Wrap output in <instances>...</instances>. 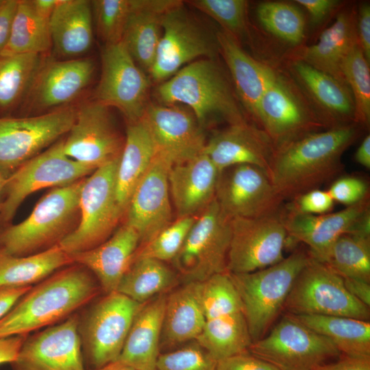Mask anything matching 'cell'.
I'll list each match as a JSON object with an SVG mask.
<instances>
[{
    "label": "cell",
    "instance_id": "6da1fadb",
    "mask_svg": "<svg viewBox=\"0 0 370 370\" xmlns=\"http://www.w3.org/2000/svg\"><path fill=\"white\" fill-rule=\"evenodd\" d=\"M356 124L307 134L276 149L268 176L277 193L293 199L334 178L343 170L342 156L358 136Z\"/></svg>",
    "mask_w": 370,
    "mask_h": 370
},
{
    "label": "cell",
    "instance_id": "7a4b0ae2",
    "mask_svg": "<svg viewBox=\"0 0 370 370\" xmlns=\"http://www.w3.org/2000/svg\"><path fill=\"white\" fill-rule=\"evenodd\" d=\"M100 290L84 267H64L33 286L0 319V338L27 335L57 324L90 304Z\"/></svg>",
    "mask_w": 370,
    "mask_h": 370
},
{
    "label": "cell",
    "instance_id": "3957f363",
    "mask_svg": "<svg viewBox=\"0 0 370 370\" xmlns=\"http://www.w3.org/2000/svg\"><path fill=\"white\" fill-rule=\"evenodd\" d=\"M157 95L166 105L188 106L201 125L214 118L229 125L246 121L229 81L211 58L182 67L158 86Z\"/></svg>",
    "mask_w": 370,
    "mask_h": 370
},
{
    "label": "cell",
    "instance_id": "277c9868",
    "mask_svg": "<svg viewBox=\"0 0 370 370\" xmlns=\"http://www.w3.org/2000/svg\"><path fill=\"white\" fill-rule=\"evenodd\" d=\"M84 179L48 192L25 220L0 233V249L8 254L23 256L59 244L75 228Z\"/></svg>",
    "mask_w": 370,
    "mask_h": 370
},
{
    "label": "cell",
    "instance_id": "5b68a950",
    "mask_svg": "<svg viewBox=\"0 0 370 370\" xmlns=\"http://www.w3.org/2000/svg\"><path fill=\"white\" fill-rule=\"evenodd\" d=\"M308 251L297 250L280 262L256 271L230 273L243 306L252 341L262 338L273 325L302 269Z\"/></svg>",
    "mask_w": 370,
    "mask_h": 370
},
{
    "label": "cell",
    "instance_id": "8992f818",
    "mask_svg": "<svg viewBox=\"0 0 370 370\" xmlns=\"http://www.w3.org/2000/svg\"><path fill=\"white\" fill-rule=\"evenodd\" d=\"M143 304L114 291L92 303L82 317L79 315L86 369H99L118 360L134 317Z\"/></svg>",
    "mask_w": 370,
    "mask_h": 370
},
{
    "label": "cell",
    "instance_id": "52a82bcc",
    "mask_svg": "<svg viewBox=\"0 0 370 370\" xmlns=\"http://www.w3.org/2000/svg\"><path fill=\"white\" fill-rule=\"evenodd\" d=\"M119 158L85 177L79 195V222L58 244L69 255L88 250L104 242L124 214L116 197Z\"/></svg>",
    "mask_w": 370,
    "mask_h": 370
},
{
    "label": "cell",
    "instance_id": "ba28073f",
    "mask_svg": "<svg viewBox=\"0 0 370 370\" xmlns=\"http://www.w3.org/2000/svg\"><path fill=\"white\" fill-rule=\"evenodd\" d=\"M231 237V219L222 212L214 198L196 216L180 250L172 260L180 280L200 282L227 272Z\"/></svg>",
    "mask_w": 370,
    "mask_h": 370
},
{
    "label": "cell",
    "instance_id": "9c48e42d",
    "mask_svg": "<svg viewBox=\"0 0 370 370\" xmlns=\"http://www.w3.org/2000/svg\"><path fill=\"white\" fill-rule=\"evenodd\" d=\"M293 315H327L369 321V307L353 297L343 279L312 257L297 276L284 309Z\"/></svg>",
    "mask_w": 370,
    "mask_h": 370
},
{
    "label": "cell",
    "instance_id": "30bf717a",
    "mask_svg": "<svg viewBox=\"0 0 370 370\" xmlns=\"http://www.w3.org/2000/svg\"><path fill=\"white\" fill-rule=\"evenodd\" d=\"M248 352L280 370H313L341 355L329 339L288 313Z\"/></svg>",
    "mask_w": 370,
    "mask_h": 370
},
{
    "label": "cell",
    "instance_id": "8fae6325",
    "mask_svg": "<svg viewBox=\"0 0 370 370\" xmlns=\"http://www.w3.org/2000/svg\"><path fill=\"white\" fill-rule=\"evenodd\" d=\"M76 109L69 106L24 117L0 116V175L9 177L68 134Z\"/></svg>",
    "mask_w": 370,
    "mask_h": 370
},
{
    "label": "cell",
    "instance_id": "7c38bea8",
    "mask_svg": "<svg viewBox=\"0 0 370 370\" xmlns=\"http://www.w3.org/2000/svg\"><path fill=\"white\" fill-rule=\"evenodd\" d=\"M60 140L32 158L9 177L0 206V220L10 221L22 202L42 188L62 187L90 175L95 170L69 158Z\"/></svg>",
    "mask_w": 370,
    "mask_h": 370
},
{
    "label": "cell",
    "instance_id": "4fadbf2b",
    "mask_svg": "<svg viewBox=\"0 0 370 370\" xmlns=\"http://www.w3.org/2000/svg\"><path fill=\"white\" fill-rule=\"evenodd\" d=\"M231 226L227 262L229 273L256 271L284 258L287 232L283 208L275 214L263 217L232 219Z\"/></svg>",
    "mask_w": 370,
    "mask_h": 370
},
{
    "label": "cell",
    "instance_id": "5bb4252c",
    "mask_svg": "<svg viewBox=\"0 0 370 370\" xmlns=\"http://www.w3.org/2000/svg\"><path fill=\"white\" fill-rule=\"evenodd\" d=\"M95 101L120 110L127 123L140 120L147 106L149 81L122 41L105 45Z\"/></svg>",
    "mask_w": 370,
    "mask_h": 370
},
{
    "label": "cell",
    "instance_id": "9a60e30c",
    "mask_svg": "<svg viewBox=\"0 0 370 370\" xmlns=\"http://www.w3.org/2000/svg\"><path fill=\"white\" fill-rule=\"evenodd\" d=\"M124 142L110 108L95 100L77 108L63 149L69 158L95 171L119 158Z\"/></svg>",
    "mask_w": 370,
    "mask_h": 370
},
{
    "label": "cell",
    "instance_id": "2e32d148",
    "mask_svg": "<svg viewBox=\"0 0 370 370\" xmlns=\"http://www.w3.org/2000/svg\"><path fill=\"white\" fill-rule=\"evenodd\" d=\"M215 199L229 218H260L275 214L284 206L267 173L251 164H239L219 173Z\"/></svg>",
    "mask_w": 370,
    "mask_h": 370
},
{
    "label": "cell",
    "instance_id": "e0dca14e",
    "mask_svg": "<svg viewBox=\"0 0 370 370\" xmlns=\"http://www.w3.org/2000/svg\"><path fill=\"white\" fill-rule=\"evenodd\" d=\"M162 34L149 71L153 80L165 81L199 57L211 58L214 43L181 2L162 16Z\"/></svg>",
    "mask_w": 370,
    "mask_h": 370
},
{
    "label": "cell",
    "instance_id": "ac0fdd59",
    "mask_svg": "<svg viewBox=\"0 0 370 370\" xmlns=\"http://www.w3.org/2000/svg\"><path fill=\"white\" fill-rule=\"evenodd\" d=\"M254 118L275 149L325 127L277 73L262 95Z\"/></svg>",
    "mask_w": 370,
    "mask_h": 370
},
{
    "label": "cell",
    "instance_id": "d6986e66",
    "mask_svg": "<svg viewBox=\"0 0 370 370\" xmlns=\"http://www.w3.org/2000/svg\"><path fill=\"white\" fill-rule=\"evenodd\" d=\"M369 195L358 203L335 212L312 215L297 214L283 207L287 245L303 243L312 258L321 261L332 243L341 235L370 233Z\"/></svg>",
    "mask_w": 370,
    "mask_h": 370
},
{
    "label": "cell",
    "instance_id": "ffe728a7",
    "mask_svg": "<svg viewBox=\"0 0 370 370\" xmlns=\"http://www.w3.org/2000/svg\"><path fill=\"white\" fill-rule=\"evenodd\" d=\"M95 69L89 58H43L23 104L35 114L69 106L89 86Z\"/></svg>",
    "mask_w": 370,
    "mask_h": 370
},
{
    "label": "cell",
    "instance_id": "44dd1931",
    "mask_svg": "<svg viewBox=\"0 0 370 370\" xmlns=\"http://www.w3.org/2000/svg\"><path fill=\"white\" fill-rule=\"evenodd\" d=\"M79 314L28 334L15 360L13 370H86L78 332Z\"/></svg>",
    "mask_w": 370,
    "mask_h": 370
},
{
    "label": "cell",
    "instance_id": "7402d4cb",
    "mask_svg": "<svg viewBox=\"0 0 370 370\" xmlns=\"http://www.w3.org/2000/svg\"><path fill=\"white\" fill-rule=\"evenodd\" d=\"M172 165L156 152L127 205L125 224L138 233L140 246L151 241L173 222L168 180Z\"/></svg>",
    "mask_w": 370,
    "mask_h": 370
},
{
    "label": "cell",
    "instance_id": "603a6c76",
    "mask_svg": "<svg viewBox=\"0 0 370 370\" xmlns=\"http://www.w3.org/2000/svg\"><path fill=\"white\" fill-rule=\"evenodd\" d=\"M140 119L150 133L156 152L173 165L204 153L206 140L192 112L173 105L148 104Z\"/></svg>",
    "mask_w": 370,
    "mask_h": 370
},
{
    "label": "cell",
    "instance_id": "cb8c5ba5",
    "mask_svg": "<svg viewBox=\"0 0 370 370\" xmlns=\"http://www.w3.org/2000/svg\"><path fill=\"white\" fill-rule=\"evenodd\" d=\"M275 147L261 129L246 121L229 125L206 141L204 153L219 170L251 164L268 175Z\"/></svg>",
    "mask_w": 370,
    "mask_h": 370
},
{
    "label": "cell",
    "instance_id": "d4e9b609",
    "mask_svg": "<svg viewBox=\"0 0 370 370\" xmlns=\"http://www.w3.org/2000/svg\"><path fill=\"white\" fill-rule=\"evenodd\" d=\"M219 176L204 153L171 166L169 186L177 218L196 217L214 199Z\"/></svg>",
    "mask_w": 370,
    "mask_h": 370
},
{
    "label": "cell",
    "instance_id": "484cf974",
    "mask_svg": "<svg viewBox=\"0 0 370 370\" xmlns=\"http://www.w3.org/2000/svg\"><path fill=\"white\" fill-rule=\"evenodd\" d=\"M140 245L138 233L124 223L100 245L71 257L73 263L86 268L108 294L116 291Z\"/></svg>",
    "mask_w": 370,
    "mask_h": 370
},
{
    "label": "cell",
    "instance_id": "4316f807",
    "mask_svg": "<svg viewBox=\"0 0 370 370\" xmlns=\"http://www.w3.org/2000/svg\"><path fill=\"white\" fill-rule=\"evenodd\" d=\"M167 293L153 297L138 311L116 361L136 370H156Z\"/></svg>",
    "mask_w": 370,
    "mask_h": 370
},
{
    "label": "cell",
    "instance_id": "83f0119b",
    "mask_svg": "<svg viewBox=\"0 0 370 370\" xmlns=\"http://www.w3.org/2000/svg\"><path fill=\"white\" fill-rule=\"evenodd\" d=\"M91 2L61 0L49 21L51 49L62 60L79 58L93 42Z\"/></svg>",
    "mask_w": 370,
    "mask_h": 370
},
{
    "label": "cell",
    "instance_id": "f1b7e54d",
    "mask_svg": "<svg viewBox=\"0 0 370 370\" xmlns=\"http://www.w3.org/2000/svg\"><path fill=\"white\" fill-rule=\"evenodd\" d=\"M182 1L175 0H137L125 25L122 42L142 68L148 72L153 62L162 34L163 14Z\"/></svg>",
    "mask_w": 370,
    "mask_h": 370
},
{
    "label": "cell",
    "instance_id": "f546056e",
    "mask_svg": "<svg viewBox=\"0 0 370 370\" xmlns=\"http://www.w3.org/2000/svg\"><path fill=\"white\" fill-rule=\"evenodd\" d=\"M291 70L333 127L355 121L354 102L346 84L299 60L291 64Z\"/></svg>",
    "mask_w": 370,
    "mask_h": 370
},
{
    "label": "cell",
    "instance_id": "4dcf8cb0",
    "mask_svg": "<svg viewBox=\"0 0 370 370\" xmlns=\"http://www.w3.org/2000/svg\"><path fill=\"white\" fill-rule=\"evenodd\" d=\"M217 38L236 92L246 109L255 117L261 97L275 72L245 53L230 34L219 32Z\"/></svg>",
    "mask_w": 370,
    "mask_h": 370
},
{
    "label": "cell",
    "instance_id": "1f68e13d",
    "mask_svg": "<svg viewBox=\"0 0 370 370\" xmlns=\"http://www.w3.org/2000/svg\"><path fill=\"white\" fill-rule=\"evenodd\" d=\"M156 155L149 130L140 119L127 123L116 174L117 203L125 214L130 198Z\"/></svg>",
    "mask_w": 370,
    "mask_h": 370
},
{
    "label": "cell",
    "instance_id": "d6a6232c",
    "mask_svg": "<svg viewBox=\"0 0 370 370\" xmlns=\"http://www.w3.org/2000/svg\"><path fill=\"white\" fill-rule=\"evenodd\" d=\"M206 321L198 301L195 283H184L171 291L166 295L160 349L195 341Z\"/></svg>",
    "mask_w": 370,
    "mask_h": 370
},
{
    "label": "cell",
    "instance_id": "836d02e7",
    "mask_svg": "<svg viewBox=\"0 0 370 370\" xmlns=\"http://www.w3.org/2000/svg\"><path fill=\"white\" fill-rule=\"evenodd\" d=\"M357 42L354 16L348 12H343L338 14L332 25L321 33L316 44L306 47L299 52L297 60L346 84L342 71L343 64Z\"/></svg>",
    "mask_w": 370,
    "mask_h": 370
},
{
    "label": "cell",
    "instance_id": "e575fe53",
    "mask_svg": "<svg viewBox=\"0 0 370 370\" xmlns=\"http://www.w3.org/2000/svg\"><path fill=\"white\" fill-rule=\"evenodd\" d=\"M73 264L71 256L58 244L23 256H12L0 249V288L32 286Z\"/></svg>",
    "mask_w": 370,
    "mask_h": 370
},
{
    "label": "cell",
    "instance_id": "d590c367",
    "mask_svg": "<svg viewBox=\"0 0 370 370\" xmlns=\"http://www.w3.org/2000/svg\"><path fill=\"white\" fill-rule=\"evenodd\" d=\"M294 316L307 327L329 339L342 355L370 357L369 321L339 316Z\"/></svg>",
    "mask_w": 370,
    "mask_h": 370
},
{
    "label": "cell",
    "instance_id": "8d00e7d4",
    "mask_svg": "<svg viewBox=\"0 0 370 370\" xmlns=\"http://www.w3.org/2000/svg\"><path fill=\"white\" fill-rule=\"evenodd\" d=\"M180 278L162 261L141 258L134 259L122 278L116 291L132 300L145 304L153 297L168 293Z\"/></svg>",
    "mask_w": 370,
    "mask_h": 370
},
{
    "label": "cell",
    "instance_id": "74e56055",
    "mask_svg": "<svg viewBox=\"0 0 370 370\" xmlns=\"http://www.w3.org/2000/svg\"><path fill=\"white\" fill-rule=\"evenodd\" d=\"M195 341L217 362L248 352L253 343L242 312L206 320Z\"/></svg>",
    "mask_w": 370,
    "mask_h": 370
},
{
    "label": "cell",
    "instance_id": "f35d334b",
    "mask_svg": "<svg viewBox=\"0 0 370 370\" xmlns=\"http://www.w3.org/2000/svg\"><path fill=\"white\" fill-rule=\"evenodd\" d=\"M49 21L35 12L29 0H18L10 38L0 56L42 55L49 51Z\"/></svg>",
    "mask_w": 370,
    "mask_h": 370
},
{
    "label": "cell",
    "instance_id": "ab89813d",
    "mask_svg": "<svg viewBox=\"0 0 370 370\" xmlns=\"http://www.w3.org/2000/svg\"><path fill=\"white\" fill-rule=\"evenodd\" d=\"M320 262L343 278L370 283V233L356 232L341 235Z\"/></svg>",
    "mask_w": 370,
    "mask_h": 370
},
{
    "label": "cell",
    "instance_id": "60d3db41",
    "mask_svg": "<svg viewBox=\"0 0 370 370\" xmlns=\"http://www.w3.org/2000/svg\"><path fill=\"white\" fill-rule=\"evenodd\" d=\"M42 59L38 54L0 56V114L23 103Z\"/></svg>",
    "mask_w": 370,
    "mask_h": 370
},
{
    "label": "cell",
    "instance_id": "b9f144b4",
    "mask_svg": "<svg viewBox=\"0 0 370 370\" xmlns=\"http://www.w3.org/2000/svg\"><path fill=\"white\" fill-rule=\"evenodd\" d=\"M199 303L206 320L242 312L243 306L229 272L195 282Z\"/></svg>",
    "mask_w": 370,
    "mask_h": 370
},
{
    "label": "cell",
    "instance_id": "7bdbcfd3",
    "mask_svg": "<svg viewBox=\"0 0 370 370\" xmlns=\"http://www.w3.org/2000/svg\"><path fill=\"white\" fill-rule=\"evenodd\" d=\"M342 71L354 99L355 122L367 125L370 121L369 63L358 42L345 58Z\"/></svg>",
    "mask_w": 370,
    "mask_h": 370
},
{
    "label": "cell",
    "instance_id": "ee69618b",
    "mask_svg": "<svg viewBox=\"0 0 370 370\" xmlns=\"http://www.w3.org/2000/svg\"><path fill=\"white\" fill-rule=\"evenodd\" d=\"M256 14L263 27L276 37L292 45L301 42L304 37L305 19L294 5L276 1L258 5Z\"/></svg>",
    "mask_w": 370,
    "mask_h": 370
},
{
    "label": "cell",
    "instance_id": "f6af8a7d",
    "mask_svg": "<svg viewBox=\"0 0 370 370\" xmlns=\"http://www.w3.org/2000/svg\"><path fill=\"white\" fill-rule=\"evenodd\" d=\"M90 2L97 33L105 45L121 42L137 0H94Z\"/></svg>",
    "mask_w": 370,
    "mask_h": 370
},
{
    "label": "cell",
    "instance_id": "bcb514c9",
    "mask_svg": "<svg viewBox=\"0 0 370 370\" xmlns=\"http://www.w3.org/2000/svg\"><path fill=\"white\" fill-rule=\"evenodd\" d=\"M195 217L177 218L151 241L139 246L134 259L149 258L164 262H172L180 250Z\"/></svg>",
    "mask_w": 370,
    "mask_h": 370
},
{
    "label": "cell",
    "instance_id": "7dc6e473",
    "mask_svg": "<svg viewBox=\"0 0 370 370\" xmlns=\"http://www.w3.org/2000/svg\"><path fill=\"white\" fill-rule=\"evenodd\" d=\"M218 22L236 38L246 29L247 1L245 0H193L188 1Z\"/></svg>",
    "mask_w": 370,
    "mask_h": 370
},
{
    "label": "cell",
    "instance_id": "c3c4849f",
    "mask_svg": "<svg viewBox=\"0 0 370 370\" xmlns=\"http://www.w3.org/2000/svg\"><path fill=\"white\" fill-rule=\"evenodd\" d=\"M217 361L196 341L160 354L156 370H216Z\"/></svg>",
    "mask_w": 370,
    "mask_h": 370
},
{
    "label": "cell",
    "instance_id": "681fc988",
    "mask_svg": "<svg viewBox=\"0 0 370 370\" xmlns=\"http://www.w3.org/2000/svg\"><path fill=\"white\" fill-rule=\"evenodd\" d=\"M334 204L328 190L316 188L295 197L284 208L297 214L319 215L330 212Z\"/></svg>",
    "mask_w": 370,
    "mask_h": 370
},
{
    "label": "cell",
    "instance_id": "f907efd6",
    "mask_svg": "<svg viewBox=\"0 0 370 370\" xmlns=\"http://www.w3.org/2000/svg\"><path fill=\"white\" fill-rule=\"evenodd\" d=\"M332 199L346 206L358 203L369 195L368 184L362 178L344 176L336 180L327 190Z\"/></svg>",
    "mask_w": 370,
    "mask_h": 370
},
{
    "label": "cell",
    "instance_id": "816d5d0a",
    "mask_svg": "<svg viewBox=\"0 0 370 370\" xmlns=\"http://www.w3.org/2000/svg\"><path fill=\"white\" fill-rule=\"evenodd\" d=\"M216 370H280L249 352L219 360Z\"/></svg>",
    "mask_w": 370,
    "mask_h": 370
},
{
    "label": "cell",
    "instance_id": "f5cc1de1",
    "mask_svg": "<svg viewBox=\"0 0 370 370\" xmlns=\"http://www.w3.org/2000/svg\"><path fill=\"white\" fill-rule=\"evenodd\" d=\"M356 34L358 44L367 62L370 61V6L362 4L358 11Z\"/></svg>",
    "mask_w": 370,
    "mask_h": 370
},
{
    "label": "cell",
    "instance_id": "db71d44e",
    "mask_svg": "<svg viewBox=\"0 0 370 370\" xmlns=\"http://www.w3.org/2000/svg\"><path fill=\"white\" fill-rule=\"evenodd\" d=\"M18 0H3L0 5V55L5 48Z\"/></svg>",
    "mask_w": 370,
    "mask_h": 370
},
{
    "label": "cell",
    "instance_id": "11a10c76",
    "mask_svg": "<svg viewBox=\"0 0 370 370\" xmlns=\"http://www.w3.org/2000/svg\"><path fill=\"white\" fill-rule=\"evenodd\" d=\"M313 370H370V357L341 355Z\"/></svg>",
    "mask_w": 370,
    "mask_h": 370
},
{
    "label": "cell",
    "instance_id": "9f6ffc18",
    "mask_svg": "<svg viewBox=\"0 0 370 370\" xmlns=\"http://www.w3.org/2000/svg\"><path fill=\"white\" fill-rule=\"evenodd\" d=\"M27 335L0 338V365L5 363L10 364L15 360Z\"/></svg>",
    "mask_w": 370,
    "mask_h": 370
},
{
    "label": "cell",
    "instance_id": "6f0895ef",
    "mask_svg": "<svg viewBox=\"0 0 370 370\" xmlns=\"http://www.w3.org/2000/svg\"><path fill=\"white\" fill-rule=\"evenodd\" d=\"M310 14L314 23H319L336 6L338 1L334 0H296Z\"/></svg>",
    "mask_w": 370,
    "mask_h": 370
},
{
    "label": "cell",
    "instance_id": "680465c9",
    "mask_svg": "<svg viewBox=\"0 0 370 370\" xmlns=\"http://www.w3.org/2000/svg\"><path fill=\"white\" fill-rule=\"evenodd\" d=\"M32 286L0 288V319Z\"/></svg>",
    "mask_w": 370,
    "mask_h": 370
},
{
    "label": "cell",
    "instance_id": "91938a15",
    "mask_svg": "<svg viewBox=\"0 0 370 370\" xmlns=\"http://www.w3.org/2000/svg\"><path fill=\"white\" fill-rule=\"evenodd\" d=\"M349 293L358 301L369 307L370 283L352 278H343Z\"/></svg>",
    "mask_w": 370,
    "mask_h": 370
},
{
    "label": "cell",
    "instance_id": "94428289",
    "mask_svg": "<svg viewBox=\"0 0 370 370\" xmlns=\"http://www.w3.org/2000/svg\"><path fill=\"white\" fill-rule=\"evenodd\" d=\"M61 0H29L35 12L41 17L49 20Z\"/></svg>",
    "mask_w": 370,
    "mask_h": 370
},
{
    "label": "cell",
    "instance_id": "6125c7cd",
    "mask_svg": "<svg viewBox=\"0 0 370 370\" xmlns=\"http://www.w3.org/2000/svg\"><path fill=\"white\" fill-rule=\"evenodd\" d=\"M356 162L366 169L370 168V136L367 135L356 151Z\"/></svg>",
    "mask_w": 370,
    "mask_h": 370
},
{
    "label": "cell",
    "instance_id": "be15d7a7",
    "mask_svg": "<svg viewBox=\"0 0 370 370\" xmlns=\"http://www.w3.org/2000/svg\"><path fill=\"white\" fill-rule=\"evenodd\" d=\"M94 370H136L131 367L124 365L120 362L116 361L110 363L101 368Z\"/></svg>",
    "mask_w": 370,
    "mask_h": 370
},
{
    "label": "cell",
    "instance_id": "e7e4bbea",
    "mask_svg": "<svg viewBox=\"0 0 370 370\" xmlns=\"http://www.w3.org/2000/svg\"><path fill=\"white\" fill-rule=\"evenodd\" d=\"M8 180V177L0 175V206L3 201L2 198H4Z\"/></svg>",
    "mask_w": 370,
    "mask_h": 370
},
{
    "label": "cell",
    "instance_id": "03108f58",
    "mask_svg": "<svg viewBox=\"0 0 370 370\" xmlns=\"http://www.w3.org/2000/svg\"><path fill=\"white\" fill-rule=\"evenodd\" d=\"M2 1H3V0H0V5H1V3H2Z\"/></svg>",
    "mask_w": 370,
    "mask_h": 370
}]
</instances>
